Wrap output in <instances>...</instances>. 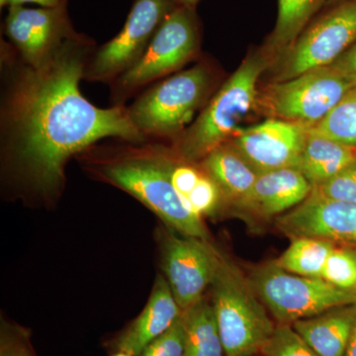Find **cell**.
Segmentation results:
<instances>
[{
  "label": "cell",
  "instance_id": "8fae6325",
  "mask_svg": "<svg viewBox=\"0 0 356 356\" xmlns=\"http://www.w3.org/2000/svg\"><path fill=\"white\" fill-rule=\"evenodd\" d=\"M67 6L29 8L8 7L4 35L18 57L30 65H40L76 34Z\"/></svg>",
  "mask_w": 356,
  "mask_h": 356
},
{
  "label": "cell",
  "instance_id": "1f68e13d",
  "mask_svg": "<svg viewBox=\"0 0 356 356\" xmlns=\"http://www.w3.org/2000/svg\"><path fill=\"white\" fill-rule=\"evenodd\" d=\"M344 356H356V321L353 325V332H351L350 343H348V350Z\"/></svg>",
  "mask_w": 356,
  "mask_h": 356
},
{
  "label": "cell",
  "instance_id": "83f0119b",
  "mask_svg": "<svg viewBox=\"0 0 356 356\" xmlns=\"http://www.w3.org/2000/svg\"><path fill=\"white\" fill-rule=\"evenodd\" d=\"M184 343L185 324L182 312L175 324L149 343L140 356H184Z\"/></svg>",
  "mask_w": 356,
  "mask_h": 356
},
{
  "label": "cell",
  "instance_id": "44dd1931",
  "mask_svg": "<svg viewBox=\"0 0 356 356\" xmlns=\"http://www.w3.org/2000/svg\"><path fill=\"white\" fill-rule=\"evenodd\" d=\"M184 356H225L212 304L202 299L184 311Z\"/></svg>",
  "mask_w": 356,
  "mask_h": 356
},
{
  "label": "cell",
  "instance_id": "f1b7e54d",
  "mask_svg": "<svg viewBox=\"0 0 356 356\" xmlns=\"http://www.w3.org/2000/svg\"><path fill=\"white\" fill-rule=\"evenodd\" d=\"M0 356H34L27 332L3 323L0 336Z\"/></svg>",
  "mask_w": 356,
  "mask_h": 356
},
{
  "label": "cell",
  "instance_id": "d4e9b609",
  "mask_svg": "<svg viewBox=\"0 0 356 356\" xmlns=\"http://www.w3.org/2000/svg\"><path fill=\"white\" fill-rule=\"evenodd\" d=\"M262 356H320L292 325L277 324L261 350Z\"/></svg>",
  "mask_w": 356,
  "mask_h": 356
},
{
  "label": "cell",
  "instance_id": "2e32d148",
  "mask_svg": "<svg viewBox=\"0 0 356 356\" xmlns=\"http://www.w3.org/2000/svg\"><path fill=\"white\" fill-rule=\"evenodd\" d=\"M182 312L168 280L159 276L144 310L117 339V350L140 356L149 343L175 324Z\"/></svg>",
  "mask_w": 356,
  "mask_h": 356
},
{
  "label": "cell",
  "instance_id": "603a6c76",
  "mask_svg": "<svg viewBox=\"0 0 356 356\" xmlns=\"http://www.w3.org/2000/svg\"><path fill=\"white\" fill-rule=\"evenodd\" d=\"M311 129L346 146L356 147V88Z\"/></svg>",
  "mask_w": 356,
  "mask_h": 356
},
{
  "label": "cell",
  "instance_id": "277c9868",
  "mask_svg": "<svg viewBox=\"0 0 356 356\" xmlns=\"http://www.w3.org/2000/svg\"><path fill=\"white\" fill-rule=\"evenodd\" d=\"M216 86V70L210 63L199 62L145 89L127 106L129 117L145 139L170 142L202 111Z\"/></svg>",
  "mask_w": 356,
  "mask_h": 356
},
{
  "label": "cell",
  "instance_id": "6da1fadb",
  "mask_svg": "<svg viewBox=\"0 0 356 356\" xmlns=\"http://www.w3.org/2000/svg\"><path fill=\"white\" fill-rule=\"evenodd\" d=\"M95 42L76 33L43 64L30 65L1 40L0 145L7 168L26 189L53 199L72 156L105 139L143 143L127 105L99 108L79 89Z\"/></svg>",
  "mask_w": 356,
  "mask_h": 356
},
{
  "label": "cell",
  "instance_id": "ffe728a7",
  "mask_svg": "<svg viewBox=\"0 0 356 356\" xmlns=\"http://www.w3.org/2000/svg\"><path fill=\"white\" fill-rule=\"evenodd\" d=\"M324 3L325 0H277L275 26L264 48L271 60L280 58L291 48Z\"/></svg>",
  "mask_w": 356,
  "mask_h": 356
},
{
  "label": "cell",
  "instance_id": "7c38bea8",
  "mask_svg": "<svg viewBox=\"0 0 356 356\" xmlns=\"http://www.w3.org/2000/svg\"><path fill=\"white\" fill-rule=\"evenodd\" d=\"M309 128L296 122L268 119L250 127H241L227 143L259 173L281 168L300 170Z\"/></svg>",
  "mask_w": 356,
  "mask_h": 356
},
{
  "label": "cell",
  "instance_id": "8992f818",
  "mask_svg": "<svg viewBox=\"0 0 356 356\" xmlns=\"http://www.w3.org/2000/svg\"><path fill=\"white\" fill-rule=\"evenodd\" d=\"M195 9L179 6L165 18L139 62L109 84L112 105H126L134 96L195 60L201 46Z\"/></svg>",
  "mask_w": 356,
  "mask_h": 356
},
{
  "label": "cell",
  "instance_id": "ba28073f",
  "mask_svg": "<svg viewBox=\"0 0 356 356\" xmlns=\"http://www.w3.org/2000/svg\"><path fill=\"white\" fill-rule=\"evenodd\" d=\"M355 88L353 77L331 65L287 81H274L261 93V102L267 113L275 118L311 128Z\"/></svg>",
  "mask_w": 356,
  "mask_h": 356
},
{
  "label": "cell",
  "instance_id": "5bb4252c",
  "mask_svg": "<svg viewBox=\"0 0 356 356\" xmlns=\"http://www.w3.org/2000/svg\"><path fill=\"white\" fill-rule=\"evenodd\" d=\"M276 224L291 238L308 236L356 245L355 204L323 197L313 189L303 202L276 218Z\"/></svg>",
  "mask_w": 356,
  "mask_h": 356
},
{
  "label": "cell",
  "instance_id": "4316f807",
  "mask_svg": "<svg viewBox=\"0 0 356 356\" xmlns=\"http://www.w3.org/2000/svg\"><path fill=\"white\" fill-rule=\"evenodd\" d=\"M313 191L323 197L356 205V161Z\"/></svg>",
  "mask_w": 356,
  "mask_h": 356
},
{
  "label": "cell",
  "instance_id": "d6986e66",
  "mask_svg": "<svg viewBox=\"0 0 356 356\" xmlns=\"http://www.w3.org/2000/svg\"><path fill=\"white\" fill-rule=\"evenodd\" d=\"M356 161V147L321 135L309 128L300 172L312 186L325 184Z\"/></svg>",
  "mask_w": 356,
  "mask_h": 356
},
{
  "label": "cell",
  "instance_id": "ac0fdd59",
  "mask_svg": "<svg viewBox=\"0 0 356 356\" xmlns=\"http://www.w3.org/2000/svg\"><path fill=\"white\" fill-rule=\"evenodd\" d=\"M199 163L220 187L225 201L233 205L247 195L259 175L229 143L213 149Z\"/></svg>",
  "mask_w": 356,
  "mask_h": 356
},
{
  "label": "cell",
  "instance_id": "484cf974",
  "mask_svg": "<svg viewBox=\"0 0 356 356\" xmlns=\"http://www.w3.org/2000/svg\"><path fill=\"white\" fill-rule=\"evenodd\" d=\"M224 201L221 189L205 170L193 191L185 198L189 209L201 218L215 214Z\"/></svg>",
  "mask_w": 356,
  "mask_h": 356
},
{
  "label": "cell",
  "instance_id": "4dcf8cb0",
  "mask_svg": "<svg viewBox=\"0 0 356 356\" xmlns=\"http://www.w3.org/2000/svg\"><path fill=\"white\" fill-rule=\"evenodd\" d=\"M69 0H13L10 6H25L26 3H34L41 7L67 6Z\"/></svg>",
  "mask_w": 356,
  "mask_h": 356
},
{
  "label": "cell",
  "instance_id": "7402d4cb",
  "mask_svg": "<svg viewBox=\"0 0 356 356\" xmlns=\"http://www.w3.org/2000/svg\"><path fill=\"white\" fill-rule=\"evenodd\" d=\"M336 243L322 238H292L289 247L274 261L288 273L306 277H321L325 261Z\"/></svg>",
  "mask_w": 356,
  "mask_h": 356
},
{
  "label": "cell",
  "instance_id": "4fadbf2b",
  "mask_svg": "<svg viewBox=\"0 0 356 356\" xmlns=\"http://www.w3.org/2000/svg\"><path fill=\"white\" fill-rule=\"evenodd\" d=\"M208 241L170 236L163 252V270L173 296L182 311L197 303L211 286L221 261Z\"/></svg>",
  "mask_w": 356,
  "mask_h": 356
},
{
  "label": "cell",
  "instance_id": "e0dca14e",
  "mask_svg": "<svg viewBox=\"0 0 356 356\" xmlns=\"http://www.w3.org/2000/svg\"><path fill=\"white\" fill-rule=\"evenodd\" d=\"M356 321V304L330 309L293 323L292 327L320 356H344Z\"/></svg>",
  "mask_w": 356,
  "mask_h": 356
},
{
  "label": "cell",
  "instance_id": "52a82bcc",
  "mask_svg": "<svg viewBox=\"0 0 356 356\" xmlns=\"http://www.w3.org/2000/svg\"><path fill=\"white\" fill-rule=\"evenodd\" d=\"M248 277L276 324L292 325L336 307L356 304V290L288 273L274 261L255 267Z\"/></svg>",
  "mask_w": 356,
  "mask_h": 356
},
{
  "label": "cell",
  "instance_id": "d6a6232c",
  "mask_svg": "<svg viewBox=\"0 0 356 356\" xmlns=\"http://www.w3.org/2000/svg\"><path fill=\"white\" fill-rule=\"evenodd\" d=\"M177 1L179 6L196 8V6H197V4L201 0H177Z\"/></svg>",
  "mask_w": 356,
  "mask_h": 356
},
{
  "label": "cell",
  "instance_id": "9a60e30c",
  "mask_svg": "<svg viewBox=\"0 0 356 356\" xmlns=\"http://www.w3.org/2000/svg\"><path fill=\"white\" fill-rule=\"evenodd\" d=\"M313 186L297 168H281L261 172L250 192L234 206L261 219L282 216L298 206Z\"/></svg>",
  "mask_w": 356,
  "mask_h": 356
},
{
  "label": "cell",
  "instance_id": "836d02e7",
  "mask_svg": "<svg viewBox=\"0 0 356 356\" xmlns=\"http://www.w3.org/2000/svg\"><path fill=\"white\" fill-rule=\"evenodd\" d=\"M11 1H13V0H0V6H1V8L2 7H6V6H10V4H11Z\"/></svg>",
  "mask_w": 356,
  "mask_h": 356
},
{
  "label": "cell",
  "instance_id": "3957f363",
  "mask_svg": "<svg viewBox=\"0 0 356 356\" xmlns=\"http://www.w3.org/2000/svg\"><path fill=\"white\" fill-rule=\"evenodd\" d=\"M271 62L264 49L248 55L196 120L170 140L173 149L187 161L199 163L213 149L229 142L257 102V83Z\"/></svg>",
  "mask_w": 356,
  "mask_h": 356
},
{
  "label": "cell",
  "instance_id": "e575fe53",
  "mask_svg": "<svg viewBox=\"0 0 356 356\" xmlns=\"http://www.w3.org/2000/svg\"><path fill=\"white\" fill-rule=\"evenodd\" d=\"M113 356H131V355H128V353H122V351H118V353H117L116 355H114Z\"/></svg>",
  "mask_w": 356,
  "mask_h": 356
},
{
  "label": "cell",
  "instance_id": "7a4b0ae2",
  "mask_svg": "<svg viewBox=\"0 0 356 356\" xmlns=\"http://www.w3.org/2000/svg\"><path fill=\"white\" fill-rule=\"evenodd\" d=\"M117 140L116 154L96 163L98 175L138 199L182 235L208 241L202 218L187 207L172 184V147H166L161 140Z\"/></svg>",
  "mask_w": 356,
  "mask_h": 356
},
{
  "label": "cell",
  "instance_id": "cb8c5ba5",
  "mask_svg": "<svg viewBox=\"0 0 356 356\" xmlns=\"http://www.w3.org/2000/svg\"><path fill=\"white\" fill-rule=\"evenodd\" d=\"M321 278L341 289L356 290V250L350 248H332Z\"/></svg>",
  "mask_w": 356,
  "mask_h": 356
},
{
  "label": "cell",
  "instance_id": "f546056e",
  "mask_svg": "<svg viewBox=\"0 0 356 356\" xmlns=\"http://www.w3.org/2000/svg\"><path fill=\"white\" fill-rule=\"evenodd\" d=\"M332 65L353 77L356 81V43L353 44L343 56L337 58Z\"/></svg>",
  "mask_w": 356,
  "mask_h": 356
},
{
  "label": "cell",
  "instance_id": "30bf717a",
  "mask_svg": "<svg viewBox=\"0 0 356 356\" xmlns=\"http://www.w3.org/2000/svg\"><path fill=\"white\" fill-rule=\"evenodd\" d=\"M179 6L177 0H135L123 28L97 47L83 72V81L109 84L143 57L165 18Z\"/></svg>",
  "mask_w": 356,
  "mask_h": 356
},
{
  "label": "cell",
  "instance_id": "9c48e42d",
  "mask_svg": "<svg viewBox=\"0 0 356 356\" xmlns=\"http://www.w3.org/2000/svg\"><path fill=\"white\" fill-rule=\"evenodd\" d=\"M356 43V0H339L314 17L281 56L275 81H283L327 67Z\"/></svg>",
  "mask_w": 356,
  "mask_h": 356
},
{
  "label": "cell",
  "instance_id": "d590c367",
  "mask_svg": "<svg viewBox=\"0 0 356 356\" xmlns=\"http://www.w3.org/2000/svg\"><path fill=\"white\" fill-rule=\"evenodd\" d=\"M257 356H262V355H257Z\"/></svg>",
  "mask_w": 356,
  "mask_h": 356
},
{
  "label": "cell",
  "instance_id": "5b68a950",
  "mask_svg": "<svg viewBox=\"0 0 356 356\" xmlns=\"http://www.w3.org/2000/svg\"><path fill=\"white\" fill-rule=\"evenodd\" d=\"M211 288L225 356L261 355L277 324L248 277L222 255Z\"/></svg>",
  "mask_w": 356,
  "mask_h": 356
}]
</instances>
